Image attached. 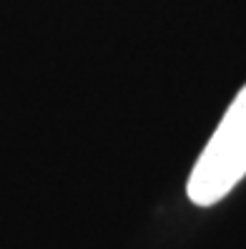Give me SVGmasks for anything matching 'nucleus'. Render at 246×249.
<instances>
[{"label":"nucleus","instance_id":"obj_1","mask_svg":"<svg viewBox=\"0 0 246 249\" xmlns=\"http://www.w3.org/2000/svg\"><path fill=\"white\" fill-rule=\"evenodd\" d=\"M246 177V86L231 101L219 128L201 151L186 184V194L198 207L221 201Z\"/></svg>","mask_w":246,"mask_h":249}]
</instances>
